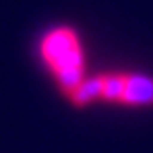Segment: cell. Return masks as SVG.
<instances>
[{
    "label": "cell",
    "mask_w": 153,
    "mask_h": 153,
    "mask_svg": "<svg viewBox=\"0 0 153 153\" xmlns=\"http://www.w3.org/2000/svg\"><path fill=\"white\" fill-rule=\"evenodd\" d=\"M42 56L56 75L60 87L71 95L83 81L85 62L79 37L73 29H54L42 42Z\"/></svg>",
    "instance_id": "6da1fadb"
},
{
    "label": "cell",
    "mask_w": 153,
    "mask_h": 153,
    "mask_svg": "<svg viewBox=\"0 0 153 153\" xmlns=\"http://www.w3.org/2000/svg\"><path fill=\"white\" fill-rule=\"evenodd\" d=\"M122 102L128 105H153V79L145 75H128Z\"/></svg>",
    "instance_id": "7a4b0ae2"
},
{
    "label": "cell",
    "mask_w": 153,
    "mask_h": 153,
    "mask_svg": "<svg viewBox=\"0 0 153 153\" xmlns=\"http://www.w3.org/2000/svg\"><path fill=\"white\" fill-rule=\"evenodd\" d=\"M103 93V76H95V79H83L81 85L71 93V100L76 105H87L93 100H100Z\"/></svg>",
    "instance_id": "3957f363"
},
{
    "label": "cell",
    "mask_w": 153,
    "mask_h": 153,
    "mask_svg": "<svg viewBox=\"0 0 153 153\" xmlns=\"http://www.w3.org/2000/svg\"><path fill=\"white\" fill-rule=\"evenodd\" d=\"M124 87H126V76H124V75H108V76H103V93H102V100L122 102Z\"/></svg>",
    "instance_id": "277c9868"
}]
</instances>
